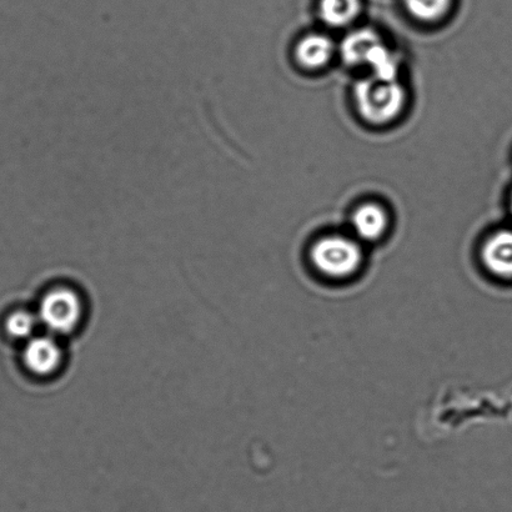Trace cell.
<instances>
[{
  "mask_svg": "<svg viewBox=\"0 0 512 512\" xmlns=\"http://www.w3.org/2000/svg\"><path fill=\"white\" fill-rule=\"evenodd\" d=\"M334 52L333 42L324 35L313 34L305 37L296 47V57L306 68L324 67Z\"/></svg>",
  "mask_w": 512,
  "mask_h": 512,
  "instance_id": "6",
  "label": "cell"
},
{
  "mask_svg": "<svg viewBox=\"0 0 512 512\" xmlns=\"http://www.w3.org/2000/svg\"><path fill=\"white\" fill-rule=\"evenodd\" d=\"M355 99L360 114L368 122L384 124L398 117L405 93L396 80L371 77L356 84Z\"/></svg>",
  "mask_w": 512,
  "mask_h": 512,
  "instance_id": "1",
  "label": "cell"
},
{
  "mask_svg": "<svg viewBox=\"0 0 512 512\" xmlns=\"http://www.w3.org/2000/svg\"><path fill=\"white\" fill-rule=\"evenodd\" d=\"M39 323L50 333L63 335L78 328L83 316V301L74 289L57 286L44 294L37 313Z\"/></svg>",
  "mask_w": 512,
  "mask_h": 512,
  "instance_id": "2",
  "label": "cell"
},
{
  "mask_svg": "<svg viewBox=\"0 0 512 512\" xmlns=\"http://www.w3.org/2000/svg\"><path fill=\"white\" fill-rule=\"evenodd\" d=\"M366 64L370 65L371 69H373V77L383 80H396L398 63H396L393 53L383 43H380L371 52L368 60H366Z\"/></svg>",
  "mask_w": 512,
  "mask_h": 512,
  "instance_id": "11",
  "label": "cell"
},
{
  "mask_svg": "<svg viewBox=\"0 0 512 512\" xmlns=\"http://www.w3.org/2000/svg\"><path fill=\"white\" fill-rule=\"evenodd\" d=\"M483 260L495 278L512 281V230H501L485 243Z\"/></svg>",
  "mask_w": 512,
  "mask_h": 512,
  "instance_id": "5",
  "label": "cell"
},
{
  "mask_svg": "<svg viewBox=\"0 0 512 512\" xmlns=\"http://www.w3.org/2000/svg\"><path fill=\"white\" fill-rule=\"evenodd\" d=\"M314 265L330 278H346L358 270L361 250L358 244L341 237H330L316 243L311 252Z\"/></svg>",
  "mask_w": 512,
  "mask_h": 512,
  "instance_id": "3",
  "label": "cell"
},
{
  "mask_svg": "<svg viewBox=\"0 0 512 512\" xmlns=\"http://www.w3.org/2000/svg\"><path fill=\"white\" fill-rule=\"evenodd\" d=\"M380 43L378 34L373 30H356L344 39L343 45H341V54L348 64H366L369 55Z\"/></svg>",
  "mask_w": 512,
  "mask_h": 512,
  "instance_id": "7",
  "label": "cell"
},
{
  "mask_svg": "<svg viewBox=\"0 0 512 512\" xmlns=\"http://www.w3.org/2000/svg\"><path fill=\"white\" fill-rule=\"evenodd\" d=\"M355 232L366 240H375L381 237L388 225V218L384 209L375 204H366L356 210L353 217Z\"/></svg>",
  "mask_w": 512,
  "mask_h": 512,
  "instance_id": "8",
  "label": "cell"
},
{
  "mask_svg": "<svg viewBox=\"0 0 512 512\" xmlns=\"http://www.w3.org/2000/svg\"><path fill=\"white\" fill-rule=\"evenodd\" d=\"M451 0H405L406 8L415 18L433 22L448 12Z\"/></svg>",
  "mask_w": 512,
  "mask_h": 512,
  "instance_id": "12",
  "label": "cell"
},
{
  "mask_svg": "<svg viewBox=\"0 0 512 512\" xmlns=\"http://www.w3.org/2000/svg\"><path fill=\"white\" fill-rule=\"evenodd\" d=\"M38 324L40 323L37 314L28 310H15L5 318L4 330L10 339L25 343L33 338Z\"/></svg>",
  "mask_w": 512,
  "mask_h": 512,
  "instance_id": "10",
  "label": "cell"
},
{
  "mask_svg": "<svg viewBox=\"0 0 512 512\" xmlns=\"http://www.w3.org/2000/svg\"><path fill=\"white\" fill-rule=\"evenodd\" d=\"M22 359L29 373L45 378L54 374L62 365L63 350L54 336L34 335L25 341Z\"/></svg>",
  "mask_w": 512,
  "mask_h": 512,
  "instance_id": "4",
  "label": "cell"
},
{
  "mask_svg": "<svg viewBox=\"0 0 512 512\" xmlns=\"http://www.w3.org/2000/svg\"><path fill=\"white\" fill-rule=\"evenodd\" d=\"M360 7V0H321L320 13L325 23L333 27H343L353 22Z\"/></svg>",
  "mask_w": 512,
  "mask_h": 512,
  "instance_id": "9",
  "label": "cell"
},
{
  "mask_svg": "<svg viewBox=\"0 0 512 512\" xmlns=\"http://www.w3.org/2000/svg\"><path fill=\"white\" fill-rule=\"evenodd\" d=\"M511 213H512V197H511Z\"/></svg>",
  "mask_w": 512,
  "mask_h": 512,
  "instance_id": "13",
  "label": "cell"
}]
</instances>
